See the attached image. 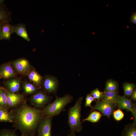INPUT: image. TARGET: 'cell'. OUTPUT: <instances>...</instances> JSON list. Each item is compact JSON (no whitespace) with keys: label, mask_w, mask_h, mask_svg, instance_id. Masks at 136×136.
<instances>
[{"label":"cell","mask_w":136,"mask_h":136,"mask_svg":"<svg viewBox=\"0 0 136 136\" xmlns=\"http://www.w3.org/2000/svg\"><path fill=\"white\" fill-rule=\"evenodd\" d=\"M14 32L27 42L30 39L28 36L25 25L23 23H19L14 25Z\"/></svg>","instance_id":"15"},{"label":"cell","mask_w":136,"mask_h":136,"mask_svg":"<svg viewBox=\"0 0 136 136\" xmlns=\"http://www.w3.org/2000/svg\"><path fill=\"white\" fill-rule=\"evenodd\" d=\"M7 91L12 93L18 92L21 88V82L18 78L13 79L7 81L6 83Z\"/></svg>","instance_id":"16"},{"label":"cell","mask_w":136,"mask_h":136,"mask_svg":"<svg viewBox=\"0 0 136 136\" xmlns=\"http://www.w3.org/2000/svg\"><path fill=\"white\" fill-rule=\"evenodd\" d=\"M13 116L9 110L0 108V122L13 123Z\"/></svg>","instance_id":"18"},{"label":"cell","mask_w":136,"mask_h":136,"mask_svg":"<svg viewBox=\"0 0 136 136\" xmlns=\"http://www.w3.org/2000/svg\"><path fill=\"white\" fill-rule=\"evenodd\" d=\"M135 85L132 83H126L123 85L124 95L128 97L130 96L134 90Z\"/></svg>","instance_id":"23"},{"label":"cell","mask_w":136,"mask_h":136,"mask_svg":"<svg viewBox=\"0 0 136 136\" xmlns=\"http://www.w3.org/2000/svg\"><path fill=\"white\" fill-rule=\"evenodd\" d=\"M58 81L55 77L47 76L44 78L43 82L44 89L46 93H56L58 87Z\"/></svg>","instance_id":"9"},{"label":"cell","mask_w":136,"mask_h":136,"mask_svg":"<svg viewBox=\"0 0 136 136\" xmlns=\"http://www.w3.org/2000/svg\"><path fill=\"white\" fill-rule=\"evenodd\" d=\"M131 96V99L134 101H135L136 100V90H134Z\"/></svg>","instance_id":"30"},{"label":"cell","mask_w":136,"mask_h":136,"mask_svg":"<svg viewBox=\"0 0 136 136\" xmlns=\"http://www.w3.org/2000/svg\"><path fill=\"white\" fill-rule=\"evenodd\" d=\"M93 101H96V100L93 97L90 93L87 94L86 98L85 107H90L91 108V103Z\"/></svg>","instance_id":"28"},{"label":"cell","mask_w":136,"mask_h":136,"mask_svg":"<svg viewBox=\"0 0 136 136\" xmlns=\"http://www.w3.org/2000/svg\"><path fill=\"white\" fill-rule=\"evenodd\" d=\"M0 136H18L15 130L4 129L0 131Z\"/></svg>","instance_id":"26"},{"label":"cell","mask_w":136,"mask_h":136,"mask_svg":"<svg viewBox=\"0 0 136 136\" xmlns=\"http://www.w3.org/2000/svg\"><path fill=\"white\" fill-rule=\"evenodd\" d=\"M67 136H76L75 132H71V133Z\"/></svg>","instance_id":"31"},{"label":"cell","mask_w":136,"mask_h":136,"mask_svg":"<svg viewBox=\"0 0 136 136\" xmlns=\"http://www.w3.org/2000/svg\"><path fill=\"white\" fill-rule=\"evenodd\" d=\"M13 64L16 71L21 74H27L31 70V66L29 62L24 58H21L15 60Z\"/></svg>","instance_id":"10"},{"label":"cell","mask_w":136,"mask_h":136,"mask_svg":"<svg viewBox=\"0 0 136 136\" xmlns=\"http://www.w3.org/2000/svg\"><path fill=\"white\" fill-rule=\"evenodd\" d=\"M1 31L2 39L10 40L12 34L14 33V25L10 23H6L1 26Z\"/></svg>","instance_id":"12"},{"label":"cell","mask_w":136,"mask_h":136,"mask_svg":"<svg viewBox=\"0 0 136 136\" xmlns=\"http://www.w3.org/2000/svg\"><path fill=\"white\" fill-rule=\"evenodd\" d=\"M122 136H136V125L133 124L126 128L122 133Z\"/></svg>","instance_id":"24"},{"label":"cell","mask_w":136,"mask_h":136,"mask_svg":"<svg viewBox=\"0 0 136 136\" xmlns=\"http://www.w3.org/2000/svg\"><path fill=\"white\" fill-rule=\"evenodd\" d=\"M91 94L96 100L97 101H100L103 97V92L100 91L97 88H96L91 91Z\"/></svg>","instance_id":"25"},{"label":"cell","mask_w":136,"mask_h":136,"mask_svg":"<svg viewBox=\"0 0 136 136\" xmlns=\"http://www.w3.org/2000/svg\"><path fill=\"white\" fill-rule=\"evenodd\" d=\"M118 84L115 81L112 79L108 80L106 82L104 91H114L118 90Z\"/></svg>","instance_id":"22"},{"label":"cell","mask_w":136,"mask_h":136,"mask_svg":"<svg viewBox=\"0 0 136 136\" xmlns=\"http://www.w3.org/2000/svg\"><path fill=\"white\" fill-rule=\"evenodd\" d=\"M102 116L100 112L94 111L91 112L87 118L83 119L82 122L88 121L92 123H96L99 121Z\"/></svg>","instance_id":"20"},{"label":"cell","mask_w":136,"mask_h":136,"mask_svg":"<svg viewBox=\"0 0 136 136\" xmlns=\"http://www.w3.org/2000/svg\"><path fill=\"white\" fill-rule=\"evenodd\" d=\"M23 88L24 93L29 95L36 93L38 88L34 84L25 82L23 84Z\"/></svg>","instance_id":"19"},{"label":"cell","mask_w":136,"mask_h":136,"mask_svg":"<svg viewBox=\"0 0 136 136\" xmlns=\"http://www.w3.org/2000/svg\"><path fill=\"white\" fill-rule=\"evenodd\" d=\"M7 90L5 88H0V108L8 110L7 105V97L6 93Z\"/></svg>","instance_id":"21"},{"label":"cell","mask_w":136,"mask_h":136,"mask_svg":"<svg viewBox=\"0 0 136 136\" xmlns=\"http://www.w3.org/2000/svg\"><path fill=\"white\" fill-rule=\"evenodd\" d=\"M1 26L0 25V41L2 40V37H1Z\"/></svg>","instance_id":"32"},{"label":"cell","mask_w":136,"mask_h":136,"mask_svg":"<svg viewBox=\"0 0 136 136\" xmlns=\"http://www.w3.org/2000/svg\"><path fill=\"white\" fill-rule=\"evenodd\" d=\"M13 119L14 126L21 136H35L40 121L44 117L42 109L32 107L25 100L10 111Z\"/></svg>","instance_id":"1"},{"label":"cell","mask_w":136,"mask_h":136,"mask_svg":"<svg viewBox=\"0 0 136 136\" xmlns=\"http://www.w3.org/2000/svg\"><path fill=\"white\" fill-rule=\"evenodd\" d=\"M117 105L118 109L125 110L127 111L131 112L134 119L133 124L136 125V109L135 104L125 95H119Z\"/></svg>","instance_id":"6"},{"label":"cell","mask_w":136,"mask_h":136,"mask_svg":"<svg viewBox=\"0 0 136 136\" xmlns=\"http://www.w3.org/2000/svg\"><path fill=\"white\" fill-rule=\"evenodd\" d=\"M113 114L114 118L117 121L121 120L123 118L124 116L123 112L120 110L119 109L115 110Z\"/></svg>","instance_id":"27"},{"label":"cell","mask_w":136,"mask_h":136,"mask_svg":"<svg viewBox=\"0 0 136 136\" xmlns=\"http://www.w3.org/2000/svg\"><path fill=\"white\" fill-rule=\"evenodd\" d=\"M1 76L0 74V77Z\"/></svg>","instance_id":"34"},{"label":"cell","mask_w":136,"mask_h":136,"mask_svg":"<svg viewBox=\"0 0 136 136\" xmlns=\"http://www.w3.org/2000/svg\"><path fill=\"white\" fill-rule=\"evenodd\" d=\"M83 98L82 97H79L74 105L71 107L68 111V123L71 132H79L82 129L81 112Z\"/></svg>","instance_id":"2"},{"label":"cell","mask_w":136,"mask_h":136,"mask_svg":"<svg viewBox=\"0 0 136 136\" xmlns=\"http://www.w3.org/2000/svg\"><path fill=\"white\" fill-rule=\"evenodd\" d=\"M0 74L2 77L8 79L14 77L15 73L10 64L6 63L0 67Z\"/></svg>","instance_id":"13"},{"label":"cell","mask_w":136,"mask_h":136,"mask_svg":"<svg viewBox=\"0 0 136 136\" xmlns=\"http://www.w3.org/2000/svg\"><path fill=\"white\" fill-rule=\"evenodd\" d=\"M50 97L45 92L41 90L37 91L30 98V101L33 107L41 109L50 102Z\"/></svg>","instance_id":"4"},{"label":"cell","mask_w":136,"mask_h":136,"mask_svg":"<svg viewBox=\"0 0 136 136\" xmlns=\"http://www.w3.org/2000/svg\"><path fill=\"white\" fill-rule=\"evenodd\" d=\"M11 20V13L4 3L0 4V25L10 23Z\"/></svg>","instance_id":"11"},{"label":"cell","mask_w":136,"mask_h":136,"mask_svg":"<svg viewBox=\"0 0 136 136\" xmlns=\"http://www.w3.org/2000/svg\"><path fill=\"white\" fill-rule=\"evenodd\" d=\"M130 21L131 23L134 24H136V12L132 13L130 18Z\"/></svg>","instance_id":"29"},{"label":"cell","mask_w":136,"mask_h":136,"mask_svg":"<svg viewBox=\"0 0 136 136\" xmlns=\"http://www.w3.org/2000/svg\"><path fill=\"white\" fill-rule=\"evenodd\" d=\"M53 117H44L42 119L37 130L38 136H51V124Z\"/></svg>","instance_id":"7"},{"label":"cell","mask_w":136,"mask_h":136,"mask_svg":"<svg viewBox=\"0 0 136 136\" xmlns=\"http://www.w3.org/2000/svg\"><path fill=\"white\" fill-rule=\"evenodd\" d=\"M4 0H0V4L4 3Z\"/></svg>","instance_id":"33"},{"label":"cell","mask_w":136,"mask_h":136,"mask_svg":"<svg viewBox=\"0 0 136 136\" xmlns=\"http://www.w3.org/2000/svg\"><path fill=\"white\" fill-rule=\"evenodd\" d=\"M7 105L8 109L17 107L25 100L24 96L22 94L12 93L7 91Z\"/></svg>","instance_id":"8"},{"label":"cell","mask_w":136,"mask_h":136,"mask_svg":"<svg viewBox=\"0 0 136 136\" xmlns=\"http://www.w3.org/2000/svg\"><path fill=\"white\" fill-rule=\"evenodd\" d=\"M118 93V90L114 91H104L103 97L100 101L117 104L119 96Z\"/></svg>","instance_id":"14"},{"label":"cell","mask_w":136,"mask_h":136,"mask_svg":"<svg viewBox=\"0 0 136 136\" xmlns=\"http://www.w3.org/2000/svg\"><path fill=\"white\" fill-rule=\"evenodd\" d=\"M27 74L29 80L38 88H40L43 80L42 77L33 69L31 70Z\"/></svg>","instance_id":"17"},{"label":"cell","mask_w":136,"mask_h":136,"mask_svg":"<svg viewBox=\"0 0 136 136\" xmlns=\"http://www.w3.org/2000/svg\"><path fill=\"white\" fill-rule=\"evenodd\" d=\"M95 105L91 108V111L97 110L104 115L109 118L113 114L117 105L108 102L100 101H96Z\"/></svg>","instance_id":"5"},{"label":"cell","mask_w":136,"mask_h":136,"mask_svg":"<svg viewBox=\"0 0 136 136\" xmlns=\"http://www.w3.org/2000/svg\"><path fill=\"white\" fill-rule=\"evenodd\" d=\"M72 99V96L68 94L56 97L53 101L46 105L42 109L44 117H53L59 114Z\"/></svg>","instance_id":"3"}]
</instances>
